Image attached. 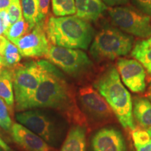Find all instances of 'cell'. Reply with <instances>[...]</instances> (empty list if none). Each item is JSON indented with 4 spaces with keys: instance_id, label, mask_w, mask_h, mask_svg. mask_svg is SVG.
Wrapping results in <instances>:
<instances>
[{
    "instance_id": "cell-1",
    "label": "cell",
    "mask_w": 151,
    "mask_h": 151,
    "mask_svg": "<svg viewBox=\"0 0 151 151\" xmlns=\"http://www.w3.org/2000/svg\"><path fill=\"white\" fill-rule=\"evenodd\" d=\"M38 62L41 68L40 83L26 104L24 111L32 109H54L70 121L83 126L86 119L79 110L61 71L46 60H39Z\"/></svg>"
},
{
    "instance_id": "cell-2",
    "label": "cell",
    "mask_w": 151,
    "mask_h": 151,
    "mask_svg": "<svg viewBox=\"0 0 151 151\" xmlns=\"http://www.w3.org/2000/svg\"><path fill=\"white\" fill-rule=\"evenodd\" d=\"M93 86L104 98L122 127L135 129L131 95L122 83L116 68H107L94 81Z\"/></svg>"
},
{
    "instance_id": "cell-3",
    "label": "cell",
    "mask_w": 151,
    "mask_h": 151,
    "mask_svg": "<svg viewBox=\"0 0 151 151\" xmlns=\"http://www.w3.org/2000/svg\"><path fill=\"white\" fill-rule=\"evenodd\" d=\"M45 30L53 46L72 49H88L94 35L91 24L76 16L50 17Z\"/></svg>"
},
{
    "instance_id": "cell-4",
    "label": "cell",
    "mask_w": 151,
    "mask_h": 151,
    "mask_svg": "<svg viewBox=\"0 0 151 151\" xmlns=\"http://www.w3.org/2000/svg\"><path fill=\"white\" fill-rule=\"evenodd\" d=\"M134 38L115 27H106L93 38L90 52L97 62L127 55L132 50Z\"/></svg>"
},
{
    "instance_id": "cell-5",
    "label": "cell",
    "mask_w": 151,
    "mask_h": 151,
    "mask_svg": "<svg viewBox=\"0 0 151 151\" xmlns=\"http://www.w3.org/2000/svg\"><path fill=\"white\" fill-rule=\"evenodd\" d=\"M41 68L39 62H29L18 65L13 70V85L16 109L24 111L40 83Z\"/></svg>"
},
{
    "instance_id": "cell-6",
    "label": "cell",
    "mask_w": 151,
    "mask_h": 151,
    "mask_svg": "<svg viewBox=\"0 0 151 151\" xmlns=\"http://www.w3.org/2000/svg\"><path fill=\"white\" fill-rule=\"evenodd\" d=\"M45 58L67 74L79 76L92 67V62L86 52L80 50L50 46Z\"/></svg>"
},
{
    "instance_id": "cell-7",
    "label": "cell",
    "mask_w": 151,
    "mask_h": 151,
    "mask_svg": "<svg viewBox=\"0 0 151 151\" xmlns=\"http://www.w3.org/2000/svg\"><path fill=\"white\" fill-rule=\"evenodd\" d=\"M109 14L117 27L129 35L141 38L151 36L150 16L127 6H116L109 10Z\"/></svg>"
},
{
    "instance_id": "cell-8",
    "label": "cell",
    "mask_w": 151,
    "mask_h": 151,
    "mask_svg": "<svg viewBox=\"0 0 151 151\" xmlns=\"http://www.w3.org/2000/svg\"><path fill=\"white\" fill-rule=\"evenodd\" d=\"M17 120L22 125L39 136L49 145L55 146L58 138V129L55 122L44 111L26 110L16 114Z\"/></svg>"
},
{
    "instance_id": "cell-9",
    "label": "cell",
    "mask_w": 151,
    "mask_h": 151,
    "mask_svg": "<svg viewBox=\"0 0 151 151\" xmlns=\"http://www.w3.org/2000/svg\"><path fill=\"white\" fill-rule=\"evenodd\" d=\"M45 22H39L35 27L14 43L22 57L35 58L45 56L50 45L46 30Z\"/></svg>"
},
{
    "instance_id": "cell-10",
    "label": "cell",
    "mask_w": 151,
    "mask_h": 151,
    "mask_svg": "<svg viewBox=\"0 0 151 151\" xmlns=\"http://www.w3.org/2000/svg\"><path fill=\"white\" fill-rule=\"evenodd\" d=\"M78 98L86 114L97 120H103L113 117V111L102 96L92 86L81 88Z\"/></svg>"
},
{
    "instance_id": "cell-11",
    "label": "cell",
    "mask_w": 151,
    "mask_h": 151,
    "mask_svg": "<svg viewBox=\"0 0 151 151\" xmlns=\"http://www.w3.org/2000/svg\"><path fill=\"white\" fill-rule=\"evenodd\" d=\"M119 75L126 86L133 92H144L146 89V71L136 60L119 58L117 61Z\"/></svg>"
},
{
    "instance_id": "cell-12",
    "label": "cell",
    "mask_w": 151,
    "mask_h": 151,
    "mask_svg": "<svg viewBox=\"0 0 151 151\" xmlns=\"http://www.w3.org/2000/svg\"><path fill=\"white\" fill-rule=\"evenodd\" d=\"M11 137L16 143L27 151H53L42 138L18 123L12 124Z\"/></svg>"
},
{
    "instance_id": "cell-13",
    "label": "cell",
    "mask_w": 151,
    "mask_h": 151,
    "mask_svg": "<svg viewBox=\"0 0 151 151\" xmlns=\"http://www.w3.org/2000/svg\"><path fill=\"white\" fill-rule=\"evenodd\" d=\"M93 151H126L122 133L114 128L100 129L92 139Z\"/></svg>"
},
{
    "instance_id": "cell-14",
    "label": "cell",
    "mask_w": 151,
    "mask_h": 151,
    "mask_svg": "<svg viewBox=\"0 0 151 151\" xmlns=\"http://www.w3.org/2000/svg\"><path fill=\"white\" fill-rule=\"evenodd\" d=\"M76 16L87 22L96 21L107 6L102 0H75Z\"/></svg>"
},
{
    "instance_id": "cell-15",
    "label": "cell",
    "mask_w": 151,
    "mask_h": 151,
    "mask_svg": "<svg viewBox=\"0 0 151 151\" xmlns=\"http://www.w3.org/2000/svg\"><path fill=\"white\" fill-rule=\"evenodd\" d=\"M86 129L83 125L71 128L62 145L61 151H86Z\"/></svg>"
},
{
    "instance_id": "cell-16",
    "label": "cell",
    "mask_w": 151,
    "mask_h": 151,
    "mask_svg": "<svg viewBox=\"0 0 151 151\" xmlns=\"http://www.w3.org/2000/svg\"><path fill=\"white\" fill-rule=\"evenodd\" d=\"M0 97L5 101L9 110L13 111L15 102L13 71L8 68L0 70Z\"/></svg>"
},
{
    "instance_id": "cell-17",
    "label": "cell",
    "mask_w": 151,
    "mask_h": 151,
    "mask_svg": "<svg viewBox=\"0 0 151 151\" xmlns=\"http://www.w3.org/2000/svg\"><path fill=\"white\" fill-rule=\"evenodd\" d=\"M132 113L141 125L144 127H151V103L149 100L143 97L135 98Z\"/></svg>"
},
{
    "instance_id": "cell-18",
    "label": "cell",
    "mask_w": 151,
    "mask_h": 151,
    "mask_svg": "<svg viewBox=\"0 0 151 151\" xmlns=\"http://www.w3.org/2000/svg\"><path fill=\"white\" fill-rule=\"evenodd\" d=\"M131 55L151 73V36L148 39L138 41L132 49Z\"/></svg>"
},
{
    "instance_id": "cell-19",
    "label": "cell",
    "mask_w": 151,
    "mask_h": 151,
    "mask_svg": "<svg viewBox=\"0 0 151 151\" xmlns=\"http://www.w3.org/2000/svg\"><path fill=\"white\" fill-rule=\"evenodd\" d=\"M21 55L16 45L10 41H7L6 44L0 52V58L3 67H6L8 69L17 67L21 60Z\"/></svg>"
},
{
    "instance_id": "cell-20",
    "label": "cell",
    "mask_w": 151,
    "mask_h": 151,
    "mask_svg": "<svg viewBox=\"0 0 151 151\" xmlns=\"http://www.w3.org/2000/svg\"><path fill=\"white\" fill-rule=\"evenodd\" d=\"M21 6L23 18L32 29L39 21V0H22Z\"/></svg>"
},
{
    "instance_id": "cell-21",
    "label": "cell",
    "mask_w": 151,
    "mask_h": 151,
    "mask_svg": "<svg viewBox=\"0 0 151 151\" xmlns=\"http://www.w3.org/2000/svg\"><path fill=\"white\" fill-rule=\"evenodd\" d=\"M30 30L29 24L25 21L24 18H22L15 23L11 24L4 35L8 40L14 43Z\"/></svg>"
},
{
    "instance_id": "cell-22",
    "label": "cell",
    "mask_w": 151,
    "mask_h": 151,
    "mask_svg": "<svg viewBox=\"0 0 151 151\" xmlns=\"http://www.w3.org/2000/svg\"><path fill=\"white\" fill-rule=\"evenodd\" d=\"M52 8L58 17L72 16L76 13L75 0H52Z\"/></svg>"
},
{
    "instance_id": "cell-23",
    "label": "cell",
    "mask_w": 151,
    "mask_h": 151,
    "mask_svg": "<svg viewBox=\"0 0 151 151\" xmlns=\"http://www.w3.org/2000/svg\"><path fill=\"white\" fill-rule=\"evenodd\" d=\"M6 11L11 24L23 18L20 0H13L9 8L6 9Z\"/></svg>"
},
{
    "instance_id": "cell-24",
    "label": "cell",
    "mask_w": 151,
    "mask_h": 151,
    "mask_svg": "<svg viewBox=\"0 0 151 151\" xmlns=\"http://www.w3.org/2000/svg\"><path fill=\"white\" fill-rule=\"evenodd\" d=\"M12 126V120L9 113V108L5 101L0 97V127L9 131Z\"/></svg>"
},
{
    "instance_id": "cell-25",
    "label": "cell",
    "mask_w": 151,
    "mask_h": 151,
    "mask_svg": "<svg viewBox=\"0 0 151 151\" xmlns=\"http://www.w3.org/2000/svg\"><path fill=\"white\" fill-rule=\"evenodd\" d=\"M132 137L133 139L135 146H142L150 141V136L149 135L148 132L142 129H134L132 130Z\"/></svg>"
},
{
    "instance_id": "cell-26",
    "label": "cell",
    "mask_w": 151,
    "mask_h": 151,
    "mask_svg": "<svg viewBox=\"0 0 151 151\" xmlns=\"http://www.w3.org/2000/svg\"><path fill=\"white\" fill-rule=\"evenodd\" d=\"M50 0H39V22H45L46 18L48 16Z\"/></svg>"
},
{
    "instance_id": "cell-27",
    "label": "cell",
    "mask_w": 151,
    "mask_h": 151,
    "mask_svg": "<svg viewBox=\"0 0 151 151\" xmlns=\"http://www.w3.org/2000/svg\"><path fill=\"white\" fill-rule=\"evenodd\" d=\"M133 1L141 12L151 16V0H133Z\"/></svg>"
},
{
    "instance_id": "cell-28",
    "label": "cell",
    "mask_w": 151,
    "mask_h": 151,
    "mask_svg": "<svg viewBox=\"0 0 151 151\" xmlns=\"http://www.w3.org/2000/svg\"><path fill=\"white\" fill-rule=\"evenodd\" d=\"M11 25L6 10L0 11V36L4 34Z\"/></svg>"
},
{
    "instance_id": "cell-29",
    "label": "cell",
    "mask_w": 151,
    "mask_h": 151,
    "mask_svg": "<svg viewBox=\"0 0 151 151\" xmlns=\"http://www.w3.org/2000/svg\"><path fill=\"white\" fill-rule=\"evenodd\" d=\"M103 2L109 6H116L126 4L128 0H102Z\"/></svg>"
},
{
    "instance_id": "cell-30",
    "label": "cell",
    "mask_w": 151,
    "mask_h": 151,
    "mask_svg": "<svg viewBox=\"0 0 151 151\" xmlns=\"http://www.w3.org/2000/svg\"><path fill=\"white\" fill-rule=\"evenodd\" d=\"M12 1L13 0H0V11L6 10Z\"/></svg>"
},
{
    "instance_id": "cell-31",
    "label": "cell",
    "mask_w": 151,
    "mask_h": 151,
    "mask_svg": "<svg viewBox=\"0 0 151 151\" xmlns=\"http://www.w3.org/2000/svg\"><path fill=\"white\" fill-rule=\"evenodd\" d=\"M135 147L137 151H151V140L146 144Z\"/></svg>"
},
{
    "instance_id": "cell-32",
    "label": "cell",
    "mask_w": 151,
    "mask_h": 151,
    "mask_svg": "<svg viewBox=\"0 0 151 151\" xmlns=\"http://www.w3.org/2000/svg\"><path fill=\"white\" fill-rule=\"evenodd\" d=\"M0 148H1L4 151H11V149L8 146V145L0 137Z\"/></svg>"
},
{
    "instance_id": "cell-33",
    "label": "cell",
    "mask_w": 151,
    "mask_h": 151,
    "mask_svg": "<svg viewBox=\"0 0 151 151\" xmlns=\"http://www.w3.org/2000/svg\"><path fill=\"white\" fill-rule=\"evenodd\" d=\"M2 67H3V65H2V62H1V58H0V70H1V69H2Z\"/></svg>"
},
{
    "instance_id": "cell-34",
    "label": "cell",
    "mask_w": 151,
    "mask_h": 151,
    "mask_svg": "<svg viewBox=\"0 0 151 151\" xmlns=\"http://www.w3.org/2000/svg\"><path fill=\"white\" fill-rule=\"evenodd\" d=\"M147 132H148V133L149 134V135H150V137H151V127H149V129H148V131H147Z\"/></svg>"
},
{
    "instance_id": "cell-35",
    "label": "cell",
    "mask_w": 151,
    "mask_h": 151,
    "mask_svg": "<svg viewBox=\"0 0 151 151\" xmlns=\"http://www.w3.org/2000/svg\"><path fill=\"white\" fill-rule=\"evenodd\" d=\"M149 97H150V99H151V93L149 94Z\"/></svg>"
},
{
    "instance_id": "cell-36",
    "label": "cell",
    "mask_w": 151,
    "mask_h": 151,
    "mask_svg": "<svg viewBox=\"0 0 151 151\" xmlns=\"http://www.w3.org/2000/svg\"><path fill=\"white\" fill-rule=\"evenodd\" d=\"M150 90H151V82H150Z\"/></svg>"
},
{
    "instance_id": "cell-37",
    "label": "cell",
    "mask_w": 151,
    "mask_h": 151,
    "mask_svg": "<svg viewBox=\"0 0 151 151\" xmlns=\"http://www.w3.org/2000/svg\"><path fill=\"white\" fill-rule=\"evenodd\" d=\"M0 151H1V149H0Z\"/></svg>"
}]
</instances>
